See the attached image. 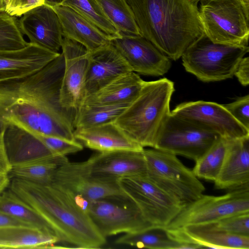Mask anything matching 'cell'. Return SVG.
<instances>
[{
	"label": "cell",
	"mask_w": 249,
	"mask_h": 249,
	"mask_svg": "<svg viewBox=\"0 0 249 249\" xmlns=\"http://www.w3.org/2000/svg\"><path fill=\"white\" fill-rule=\"evenodd\" d=\"M75 139L83 146L99 152L120 150L142 151L141 145L128 136L115 123L75 128Z\"/></svg>",
	"instance_id": "obj_20"
},
{
	"label": "cell",
	"mask_w": 249,
	"mask_h": 249,
	"mask_svg": "<svg viewBox=\"0 0 249 249\" xmlns=\"http://www.w3.org/2000/svg\"><path fill=\"white\" fill-rule=\"evenodd\" d=\"M214 182L218 189L249 187V136L230 140L223 166Z\"/></svg>",
	"instance_id": "obj_22"
},
{
	"label": "cell",
	"mask_w": 249,
	"mask_h": 249,
	"mask_svg": "<svg viewBox=\"0 0 249 249\" xmlns=\"http://www.w3.org/2000/svg\"><path fill=\"white\" fill-rule=\"evenodd\" d=\"M9 189L33 208L51 226L60 242L74 248H99L106 238L89 214L75 203L73 196L58 184L35 183L11 178Z\"/></svg>",
	"instance_id": "obj_3"
},
{
	"label": "cell",
	"mask_w": 249,
	"mask_h": 249,
	"mask_svg": "<svg viewBox=\"0 0 249 249\" xmlns=\"http://www.w3.org/2000/svg\"><path fill=\"white\" fill-rule=\"evenodd\" d=\"M130 71H132L128 64L111 42L89 52L86 76V96Z\"/></svg>",
	"instance_id": "obj_18"
},
{
	"label": "cell",
	"mask_w": 249,
	"mask_h": 249,
	"mask_svg": "<svg viewBox=\"0 0 249 249\" xmlns=\"http://www.w3.org/2000/svg\"><path fill=\"white\" fill-rule=\"evenodd\" d=\"M88 213L105 238L121 233L140 232L154 226L145 219L137 205L126 194L91 201Z\"/></svg>",
	"instance_id": "obj_8"
},
{
	"label": "cell",
	"mask_w": 249,
	"mask_h": 249,
	"mask_svg": "<svg viewBox=\"0 0 249 249\" xmlns=\"http://www.w3.org/2000/svg\"><path fill=\"white\" fill-rule=\"evenodd\" d=\"M129 105L83 103L77 112L74 129L85 128L114 122Z\"/></svg>",
	"instance_id": "obj_29"
},
{
	"label": "cell",
	"mask_w": 249,
	"mask_h": 249,
	"mask_svg": "<svg viewBox=\"0 0 249 249\" xmlns=\"http://www.w3.org/2000/svg\"><path fill=\"white\" fill-rule=\"evenodd\" d=\"M45 3L51 7L61 4L64 0H44Z\"/></svg>",
	"instance_id": "obj_44"
},
{
	"label": "cell",
	"mask_w": 249,
	"mask_h": 249,
	"mask_svg": "<svg viewBox=\"0 0 249 249\" xmlns=\"http://www.w3.org/2000/svg\"><path fill=\"white\" fill-rule=\"evenodd\" d=\"M58 242L56 236L32 226L0 227V249L53 248Z\"/></svg>",
	"instance_id": "obj_25"
},
{
	"label": "cell",
	"mask_w": 249,
	"mask_h": 249,
	"mask_svg": "<svg viewBox=\"0 0 249 249\" xmlns=\"http://www.w3.org/2000/svg\"><path fill=\"white\" fill-rule=\"evenodd\" d=\"M60 53L52 52L30 42L21 49L0 50V82L36 72Z\"/></svg>",
	"instance_id": "obj_19"
},
{
	"label": "cell",
	"mask_w": 249,
	"mask_h": 249,
	"mask_svg": "<svg viewBox=\"0 0 249 249\" xmlns=\"http://www.w3.org/2000/svg\"><path fill=\"white\" fill-rule=\"evenodd\" d=\"M184 231L204 248L249 249V236L214 229L207 224L185 226Z\"/></svg>",
	"instance_id": "obj_26"
},
{
	"label": "cell",
	"mask_w": 249,
	"mask_h": 249,
	"mask_svg": "<svg viewBox=\"0 0 249 249\" xmlns=\"http://www.w3.org/2000/svg\"><path fill=\"white\" fill-rule=\"evenodd\" d=\"M69 161L65 156L27 161L12 165L8 175L10 178L47 185L53 182L59 167Z\"/></svg>",
	"instance_id": "obj_27"
},
{
	"label": "cell",
	"mask_w": 249,
	"mask_h": 249,
	"mask_svg": "<svg viewBox=\"0 0 249 249\" xmlns=\"http://www.w3.org/2000/svg\"><path fill=\"white\" fill-rule=\"evenodd\" d=\"M89 20L112 40L121 37L109 20L97 0H64L62 3Z\"/></svg>",
	"instance_id": "obj_33"
},
{
	"label": "cell",
	"mask_w": 249,
	"mask_h": 249,
	"mask_svg": "<svg viewBox=\"0 0 249 249\" xmlns=\"http://www.w3.org/2000/svg\"><path fill=\"white\" fill-rule=\"evenodd\" d=\"M169 237L178 243L177 249H195L204 248L190 237L182 228H166Z\"/></svg>",
	"instance_id": "obj_39"
},
{
	"label": "cell",
	"mask_w": 249,
	"mask_h": 249,
	"mask_svg": "<svg viewBox=\"0 0 249 249\" xmlns=\"http://www.w3.org/2000/svg\"><path fill=\"white\" fill-rule=\"evenodd\" d=\"M53 183L73 196H80L91 202L106 197L125 195L118 181L100 179L90 175L82 162H68L59 167Z\"/></svg>",
	"instance_id": "obj_16"
},
{
	"label": "cell",
	"mask_w": 249,
	"mask_h": 249,
	"mask_svg": "<svg viewBox=\"0 0 249 249\" xmlns=\"http://www.w3.org/2000/svg\"><path fill=\"white\" fill-rule=\"evenodd\" d=\"M174 83L166 78L145 83L137 98L114 123L143 148H154L160 129L171 113Z\"/></svg>",
	"instance_id": "obj_4"
},
{
	"label": "cell",
	"mask_w": 249,
	"mask_h": 249,
	"mask_svg": "<svg viewBox=\"0 0 249 249\" xmlns=\"http://www.w3.org/2000/svg\"><path fill=\"white\" fill-rule=\"evenodd\" d=\"M0 210L31 226L57 237L48 222L10 189L0 195Z\"/></svg>",
	"instance_id": "obj_28"
},
{
	"label": "cell",
	"mask_w": 249,
	"mask_h": 249,
	"mask_svg": "<svg viewBox=\"0 0 249 249\" xmlns=\"http://www.w3.org/2000/svg\"><path fill=\"white\" fill-rule=\"evenodd\" d=\"M207 225L215 230L249 236V212L232 215Z\"/></svg>",
	"instance_id": "obj_35"
},
{
	"label": "cell",
	"mask_w": 249,
	"mask_h": 249,
	"mask_svg": "<svg viewBox=\"0 0 249 249\" xmlns=\"http://www.w3.org/2000/svg\"><path fill=\"white\" fill-rule=\"evenodd\" d=\"M231 139L220 137L198 160L192 170L198 178L214 181L218 177L227 155Z\"/></svg>",
	"instance_id": "obj_32"
},
{
	"label": "cell",
	"mask_w": 249,
	"mask_h": 249,
	"mask_svg": "<svg viewBox=\"0 0 249 249\" xmlns=\"http://www.w3.org/2000/svg\"><path fill=\"white\" fill-rule=\"evenodd\" d=\"M229 191L221 196L202 194L183 207L166 228L208 224L232 215L249 212V187Z\"/></svg>",
	"instance_id": "obj_9"
},
{
	"label": "cell",
	"mask_w": 249,
	"mask_h": 249,
	"mask_svg": "<svg viewBox=\"0 0 249 249\" xmlns=\"http://www.w3.org/2000/svg\"><path fill=\"white\" fill-rule=\"evenodd\" d=\"M197 0L199 1H200L203 0Z\"/></svg>",
	"instance_id": "obj_47"
},
{
	"label": "cell",
	"mask_w": 249,
	"mask_h": 249,
	"mask_svg": "<svg viewBox=\"0 0 249 249\" xmlns=\"http://www.w3.org/2000/svg\"><path fill=\"white\" fill-rule=\"evenodd\" d=\"M145 81L138 73H125L96 92L87 96L83 103L92 104H121L132 103L139 94Z\"/></svg>",
	"instance_id": "obj_24"
},
{
	"label": "cell",
	"mask_w": 249,
	"mask_h": 249,
	"mask_svg": "<svg viewBox=\"0 0 249 249\" xmlns=\"http://www.w3.org/2000/svg\"><path fill=\"white\" fill-rule=\"evenodd\" d=\"M4 139L11 165L27 161L53 158L54 155L38 134L13 124H8Z\"/></svg>",
	"instance_id": "obj_23"
},
{
	"label": "cell",
	"mask_w": 249,
	"mask_h": 249,
	"mask_svg": "<svg viewBox=\"0 0 249 249\" xmlns=\"http://www.w3.org/2000/svg\"><path fill=\"white\" fill-rule=\"evenodd\" d=\"M5 7V0H0V12H4Z\"/></svg>",
	"instance_id": "obj_45"
},
{
	"label": "cell",
	"mask_w": 249,
	"mask_h": 249,
	"mask_svg": "<svg viewBox=\"0 0 249 249\" xmlns=\"http://www.w3.org/2000/svg\"><path fill=\"white\" fill-rule=\"evenodd\" d=\"M118 183L137 205L145 219L154 226L167 227L183 207L146 175L122 178Z\"/></svg>",
	"instance_id": "obj_10"
},
{
	"label": "cell",
	"mask_w": 249,
	"mask_h": 249,
	"mask_svg": "<svg viewBox=\"0 0 249 249\" xmlns=\"http://www.w3.org/2000/svg\"><path fill=\"white\" fill-rule=\"evenodd\" d=\"M198 9L204 32L213 42L248 46L249 10L240 0H203Z\"/></svg>",
	"instance_id": "obj_7"
},
{
	"label": "cell",
	"mask_w": 249,
	"mask_h": 249,
	"mask_svg": "<svg viewBox=\"0 0 249 249\" xmlns=\"http://www.w3.org/2000/svg\"><path fill=\"white\" fill-rule=\"evenodd\" d=\"M111 43L125 60L132 71L159 76L167 73L170 59L143 36H121Z\"/></svg>",
	"instance_id": "obj_15"
},
{
	"label": "cell",
	"mask_w": 249,
	"mask_h": 249,
	"mask_svg": "<svg viewBox=\"0 0 249 249\" xmlns=\"http://www.w3.org/2000/svg\"><path fill=\"white\" fill-rule=\"evenodd\" d=\"M249 46L216 43L204 33L181 55L185 70L204 82L232 78L237 65L249 52Z\"/></svg>",
	"instance_id": "obj_5"
},
{
	"label": "cell",
	"mask_w": 249,
	"mask_h": 249,
	"mask_svg": "<svg viewBox=\"0 0 249 249\" xmlns=\"http://www.w3.org/2000/svg\"><path fill=\"white\" fill-rule=\"evenodd\" d=\"M146 177L184 207L198 198L205 191L192 170L173 153L152 148L143 149Z\"/></svg>",
	"instance_id": "obj_6"
},
{
	"label": "cell",
	"mask_w": 249,
	"mask_h": 249,
	"mask_svg": "<svg viewBox=\"0 0 249 249\" xmlns=\"http://www.w3.org/2000/svg\"><path fill=\"white\" fill-rule=\"evenodd\" d=\"M121 36H142L126 0H97Z\"/></svg>",
	"instance_id": "obj_30"
},
{
	"label": "cell",
	"mask_w": 249,
	"mask_h": 249,
	"mask_svg": "<svg viewBox=\"0 0 249 249\" xmlns=\"http://www.w3.org/2000/svg\"><path fill=\"white\" fill-rule=\"evenodd\" d=\"M9 225H24L31 226L0 210V227Z\"/></svg>",
	"instance_id": "obj_42"
},
{
	"label": "cell",
	"mask_w": 249,
	"mask_h": 249,
	"mask_svg": "<svg viewBox=\"0 0 249 249\" xmlns=\"http://www.w3.org/2000/svg\"><path fill=\"white\" fill-rule=\"evenodd\" d=\"M115 243L138 248L177 249L178 244L169 236L166 228L154 226L144 231L125 233Z\"/></svg>",
	"instance_id": "obj_31"
},
{
	"label": "cell",
	"mask_w": 249,
	"mask_h": 249,
	"mask_svg": "<svg viewBox=\"0 0 249 249\" xmlns=\"http://www.w3.org/2000/svg\"><path fill=\"white\" fill-rule=\"evenodd\" d=\"M10 179L8 174L0 173V195L9 187Z\"/></svg>",
	"instance_id": "obj_43"
},
{
	"label": "cell",
	"mask_w": 249,
	"mask_h": 249,
	"mask_svg": "<svg viewBox=\"0 0 249 249\" xmlns=\"http://www.w3.org/2000/svg\"><path fill=\"white\" fill-rule=\"evenodd\" d=\"M64 68L61 52L36 72L0 82V122L32 133L76 141L73 132L76 114L60 103Z\"/></svg>",
	"instance_id": "obj_1"
},
{
	"label": "cell",
	"mask_w": 249,
	"mask_h": 249,
	"mask_svg": "<svg viewBox=\"0 0 249 249\" xmlns=\"http://www.w3.org/2000/svg\"><path fill=\"white\" fill-rule=\"evenodd\" d=\"M220 137L171 112L160 129L154 148L196 161Z\"/></svg>",
	"instance_id": "obj_11"
},
{
	"label": "cell",
	"mask_w": 249,
	"mask_h": 249,
	"mask_svg": "<svg viewBox=\"0 0 249 249\" xmlns=\"http://www.w3.org/2000/svg\"><path fill=\"white\" fill-rule=\"evenodd\" d=\"M64 68L60 100L65 109L77 114L86 97V83L89 52L80 43L63 36Z\"/></svg>",
	"instance_id": "obj_12"
},
{
	"label": "cell",
	"mask_w": 249,
	"mask_h": 249,
	"mask_svg": "<svg viewBox=\"0 0 249 249\" xmlns=\"http://www.w3.org/2000/svg\"><path fill=\"white\" fill-rule=\"evenodd\" d=\"M247 9L249 10V0H240Z\"/></svg>",
	"instance_id": "obj_46"
},
{
	"label": "cell",
	"mask_w": 249,
	"mask_h": 249,
	"mask_svg": "<svg viewBox=\"0 0 249 249\" xmlns=\"http://www.w3.org/2000/svg\"><path fill=\"white\" fill-rule=\"evenodd\" d=\"M4 133H0V173L8 174L12 165L10 163L5 147Z\"/></svg>",
	"instance_id": "obj_41"
},
{
	"label": "cell",
	"mask_w": 249,
	"mask_h": 249,
	"mask_svg": "<svg viewBox=\"0 0 249 249\" xmlns=\"http://www.w3.org/2000/svg\"><path fill=\"white\" fill-rule=\"evenodd\" d=\"M142 36L177 60L204 33L197 0H126Z\"/></svg>",
	"instance_id": "obj_2"
},
{
	"label": "cell",
	"mask_w": 249,
	"mask_h": 249,
	"mask_svg": "<svg viewBox=\"0 0 249 249\" xmlns=\"http://www.w3.org/2000/svg\"><path fill=\"white\" fill-rule=\"evenodd\" d=\"M234 75L244 86L249 84V57H243L237 66Z\"/></svg>",
	"instance_id": "obj_40"
},
{
	"label": "cell",
	"mask_w": 249,
	"mask_h": 249,
	"mask_svg": "<svg viewBox=\"0 0 249 249\" xmlns=\"http://www.w3.org/2000/svg\"><path fill=\"white\" fill-rule=\"evenodd\" d=\"M223 106L239 123L249 130V95Z\"/></svg>",
	"instance_id": "obj_37"
},
{
	"label": "cell",
	"mask_w": 249,
	"mask_h": 249,
	"mask_svg": "<svg viewBox=\"0 0 249 249\" xmlns=\"http://www.w3.org/2000/svg\"><path fill=\"white\" fill-rule=\"evenodd\" d=\"M24 39L16 17L0 12V50H17L25 47Z\"/></svg>",
	"instance_id": "obj_34"
},
{
	"label": "cell",
	"mask_w": 249,
	"mask_h": 249,
	"mask_svg": "<svg viewBox=\"0 0 249 249\" xmlns=\"http://www.w3.org/2000/svg\"><path fill=\"white\" fill-rule=\"evenodd\" d=\"M5 13L11 16L20 17L45 2L44 0H5Z\"/></svg>",
	"instance_id": "obj_38"
},
{
	"label": "cell",
	"mask_w": 249,
	"mask_h": 249,
	"mask_svg": "<svg viewBox=\"0 0 249 249\" xmlns=\"http://www.w3.org/2000/svg\"><path fill=\"white\" fill-rule=\"evenodd\" d=\"M52 7L59 17L63 36L80 43L89 52L110 43L108 36L72 8L63 4Z\"/></svg>",
	"instance_id": "obj_21"
},
{
	"label": "cell",
	"mask_w": 249,
	"mask_h": 249,
	"mask_svg": "<svg viewBox=\"0 0 249 249\" xmlns=\"http://www.w3.org/2000/svg\"><path fill=\"white\" fill-rule=\"evenodd\" d=\"M143 150L98 152L82 163L91 176L102 180L118 181L124 177L146 175Z\"/></svg>",
	"instance_id": "obj_14"
},
{
	"label": "cell",
	"mask_w": 249,
	"mask_h": 249,
	"mask_svg": "<svg viewBox=\"0 0 249 249\" xmlns=\"http://www.w3.org/2000/svg\"><path fill=\"white\" fill-rule=\"evenodd\" d=\"M19 29L30 43L55 53H60L61 25L53 8L43 4L23 14L18 19Z\"/></svg>",
	"instance_id": "obj_17"
},
{
	"label": "cell",
	"mask_w": 249,
	"mask_h": 249,
	"mask_svg": "<svg viewBox=\"0 0 249 249\" xmlns=\"http://www.w3.org/2000/svg\"><path fill=\"white\" fill-rule=\"evenodd\" d=\"M38 134L44 143L55 156H66L83 149V145L77 141H71L59 137Z\"/></svg>",
	"instance_id": "obj_36"
},
{
	"label": "cell",
	"mask_w": 249,
	"mask_h": 249,
	"mask_svg": "<svg viewBox=\"0 0 249 249\" xmlns=\"http://www.w3.org/2000/svg\"><path fill=\"white\" fill-rule=\"evenodd\" d=\"M171 112L226 139H236L249 136V130L239 123L223 105L216 103L184 102Z\"/></svg>",
	"instance_id": "obj_13"
}]
</instances>
